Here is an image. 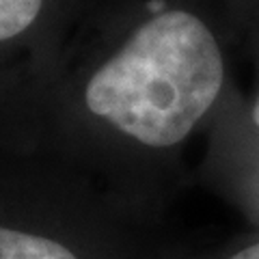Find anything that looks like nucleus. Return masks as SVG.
Wrapping results in <instances>:
<instances>
[{
	"label": "nucleus",
	"instance_id": "obj_1",
	"mask_svg": "<svg viewBox=\"0 0 259 259\" xmlns=\"http://www.w3.org/2000/svg\"><path fill=\"white\" fill-rule=\"evenodd\" d=\"M80 0H0V100L50 61Z\"/></svg>",
	"mask_w": 259,
	"mask_h": 259
},
{
	"label": "nucleus",
	"instance_id": "obj_2",
	"mask_svg": "<svg viewBox=\"0 0 259 259\" xmlns=\"http://www.w3.org/2000/svg\"><path fill=\"white\" fill-rule=\"evenodd\" d=\"M0 259H84L63 238L11 225L0 216Z\"/></svg>",
	"mask_w": 259,
	"mask_h": 259
},
{
	"label": "nucleus",
	"instance_id": "obj_3",
	"mask_svg": "<svg viewBox=\"0 0 259 259\" xmlns=\"http://www.w3.org/2000/svg\"><path fill=\"white\" fill-rule=\"evenodd\" d=\"M236 37L242 39L259 67V0H227Z\"/></svg>",
	"mask_w": 259,
	"mask_h": 259
},
{
	"label": "nucleus",
	"instance_id": "obj_4",
	"mask_svg": "<svg viewBox=\"0 0 259 259\" xmlns=\"http://www.w3.org/2000/svg\"><path fill=\"white\" fill-rule=\"evenodd\" d=\"M221 259H259V236L250 238L246 242H240L238 246L227 250Z\"/></svg>",
	"mask_w": 259,
	"mask_h": 259
},
{
	"label": "nucleus",
	"instance_id": "obj_5",
	"mask_svg": "<svg viewBox=\"0 0 259 259\" xmlns=\"http://www.w3.org/2000/svg\"><path fill=\"white\" fill-rule=\"evenodd\" d=\"M246 115L250 119V123L259 130V89H257V93L253 95V100L246 104Z\"/></svg>",
	"mask_w": 259,
	"mask_h": 259
}]
</instances>
